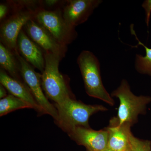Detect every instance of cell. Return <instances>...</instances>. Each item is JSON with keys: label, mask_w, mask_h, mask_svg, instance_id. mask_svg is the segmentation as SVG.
Instances as JSON below:
<instances>
[{"label": "cell", "mask_w": 151, "mask_h": 151, "mask_svg": "<svg viewBox=\"0 0 151 151\" xmlns=\"http://www.w3.org/2000/svg\"><path fill=\"white\" fill-rule=\"evenodd\" d=\"M54 106L58 113L55 123L66 133L76 127L90 128L89 121L91 116L107 110L103 105H86L74 97L68 98Z\"/></svg>", "instance_id": "cell-1"}, {"label": "cell", "mask_w": 151, "mask_h": 151, "mask_svg": "<svg viewBox=\"0 0 151 151\" xmlns=\"http://www.w3.org/2000/svg\"><path fill=\"white\" fill-rule=\"evenodd\" d=\"M77 63L84 81L86 93L89 96L102 100L113 106L115 102L103 85L99 60L93 52L83 50L78 55Z\"/></svg>", "instance_id": "cell-2"}, {"label": "cell", "mask_w": 151, "mask_h": 151, "mask_svg": "<svg viewBox=\"0 0 151 151\" xmlns=\"http://www.w3.org/2000/svg\"><path fill=\"white\" fill-rule=\"evenodd\" d=\"M45 67L41 75L42 86L47 99L58 104L69 97H74L65 78L59 70L61 58L45 52Z\"/></svg>", "instance_id": "cell-3"}, {"label": "cell", "mask_w": 151, "mask_h": 151, "mask_svg": "<svg viewBox=\"0 0 151 151\" xmlns=\"http://www.w3.org/2000/svg\"><path fill=\"white\" fill-rule=\"evenodd\" d=\"M112 97L118 98L120 101L116 122L120 125L137 123L139 114H143L146 106L151 101L150 97L136 96L131 91L129 84L126 79H123L118 88L111 93Z\"/></svg>", "instance_id": "cell-4"}, {"label": "cell", "mask_w": 151, "mask_h": 151, "mask_svg": "<svg viewBox=\"0 0 151 151\" xmlns=\"http://www.w3.org/2000/svg\"><path fill=\"white\" fill-rule=\"evenodd\" d=\"M14 52L19 63L21 75L25 84L29 88L44 114L50 115L55 122L58 118L57 110L55 106L49 101L44 93L42 86L41 75L37 73L30 64L20 55L17 50Z\"/></svg>", "instance_id": "cell-5"}, {"label": "cell", "mask_w": 151, "mask_h": 151, "mask_svg": "<svg viewBox=\"0 0 151 151\" xmlns=\"http://www.w3.org/2000/svg\"><path fill=\"white\" fill-rule=\"evenodd\" d=\"M34 19L63 45L72 42L77 37L75 28L67 24L59 11L37 9Z\"/></svg>", "instance_id": "cell-6"}, {"label": "cell", "mask_w": 151, "mask_h": 151, "mask_svg": "<svg viewBox=\"0 0 151 151\" xmlns=\"http://www.w3.org/2000/svg\"><path fill=\"white\" fill-rule=\"evenodd\" d=\"M36 11H19L3 22L0 29L1 42L12 51L17 50L19 34L26 24L34 18Z\"/></svg>", "instance_id": "cell-7"}, {"label": "cell", "mask_w": 151, "mask_h": 151, "mask_svg": "<svg viewBox=\"0 0 151 151\" xmlns=\"http://www.w3.org/2000/svg\"><path fill=\"white\" fill-rule=\"evenodd\" d=\"M23 28L28 36L45 52L54 54L61 59L65 55L66 46L58 42L47 30L33 19L29 21Z\"/></svg>", "instance_id": "cell-8"}, {"label": "cell", "mask_w": 151, "mask_h": 151, "mask_svg": "<svg viewBox=\"0 0 151 151\" xmlns=\"http://www.w3.org/2000/svg\"><path fill=\"white\" fill-rule=\"evenodd\" d=\"M67 1L62 15L67 24L73 28L86 22L94 10L103 2L102 0H70Z\"/></svg>", "instance_id": "cell-9"}, {"label": "cell", "mask_w": 151, "mask_h": 151, "mask_svg": "<svg viewBox=\"0 0 151 151\" xmlns=\"http://www.w3.org/2000/svg\"><path fill=\"white\" fill-rule=\"evenodd\" d=\"M67 134L72 139L86 147L89 151H103L108 148V133L106 129L95 131L90 128L78 127Z\"/></svg>", "instance_id": "cell-10"}, {"label": "cell", "mask_w": 151, "mask_h": 151, "mask_svg": "<svg viewBox=\"0 0 151 151\" xmlns=\"http://www.w3.org/2000/svg\"><path fill=\"white\" fill-rule=\"evenodd\" d=\"M41 49L28 36L23 29L21 31L17 40L18 51L30 65L42 73L45 67V59Z\"/></svg>", "instance_id": "cell-11"}, {"label": "cell", "mask_w": 151, "mask_h": 151, "mask_svg": "<svg viewBox=\"0 0 151 151\" xmlns=\"http://www.w3.org/2000/svg\"><path fill=\"white\" fill-rule=\"evenodd\" d=\"M0 82L11 94L29 103L39 115L44 114L25 83L13 78L1 68L0 70Z\"/></svg>", "instance_id": "cell-12"}, {"label": "cell", "mask_w": 151, "mask_h": 151, "mask_svg": "<svg viewBox=\"0 0 151 151\" xmlns=\"http://www.w3.org/2000/svg\"><path fill=\"white\" fill-rule=\"evenodd\" d=\"M129 124L120 125L114 118L110 125L106 128L108 133V148L114 151H125L129 145V137L132 134Z\"/></svg>", "instance_id": "cell-13"}, {"label": "cell", "mask_w": 151, "mask_h": 151, "mask_svg": "<svg viewBox=\"0 0 151 151\" xmlns=\"http://www.w3.org/2000/svg\"><path fill=\"white\" fill-rule=\"evenodd\" d=\"M0 43V65L1 68L13 78L22 81L19 63L14 52Z\"/></svg>", "instance_id": "cell-14"}, {"label": "cell", "mask_w": 151, "mask_h": 151, "mask_svg": "<svg viewBox=\"0 0 151 151\" xmlns=\"http://www.w3.org/2000/svg\"><path fill=\"white\" fill-rule=\"evenodd\" d=\"M134 27L133 25H131V32L132 35L134 36L135 39L138 41L137 46H142L145 50V55L139 54L136 55L134 61L135 69L139 73L151 76V48L146 46L139 39Z\"/></svg>", "instance_id": "cell-15"}, {"label": "cell", "mask_w": 151, "mask_h": 151, "mask_svg": "<svg viewBox=\"0 0 151 151\" xmlns=\"http://www.w3.org/2000/svg\"><path fill=\"white\" fill-rule=\"evenodd\" d=\"M24 108L33 109L32 106L29 103L11 94L0 100L1 117L13 111Z\"/></svg>", "instance_id": "cell-16"}, {"label": "cell", "mask_w": 151, "mask_h": 151, "mask_svg": "<svg viewBox=\"0 0 151 151\" xmlns=\"http://www.w3.org/2000/svg\"><path fill=\"white\" fill-rule=\"evenodd\" d=\"M129 145L132 151H151V143L135 137L132 134L129 137Z\"/></svg>", "instance_id": "cell-17"}, {"label": "cell", "mask_w": 151, "mask_h": 151, "mask_svg": "<svg viewBox=\"0 0 151 151\" xmlns=\"http://www.w3.org/2000/svg\"><path fill=\"white\" fill-rule=\"evenodd\" d=\"M145 13V22L148 27L151 15V0H145L142 5Z\"/></svg>", "instance_id": "cell-18"}, {"label": "cell", "mask_w": 151, "mask_h": 151, "mask_svg": "<svg viewBox=\"0 0 151 151\" xmlns=\"http://www.w3.org/2000/svg\"><path fill=\"white\" fill-rule=\"evenodd\" d=\"M8 6L6 4H0V20L1 21L4 18L8 12Z\"/></svg>", "instance_id": "cell-19"}, {"label": "cell", "mask_w": 151, "mask_h": 151, "mask_svg": "<svg viewBox=\"0 0 151 151\" xmlns=\"http://www.w3.org/2000/svg\"><path fill=\"white\" fill-rule=\"evenodd\" d=\"M6 89L2 84L0 85V98L1 99H3L7 96V94Z\"/></svg>", "instance_id": "cell-20"}, {"label": "cell", "mask_w": 151, "mask_h": 151, "mask_svg": "<svg viewBox=\"0 0 151 151\" xmlns=\"http://www.w3.org/2000/svg\"><path fill=\"white\" fill-rule=\"evenodd\" d=\"M58 2V1H55V0H47L45 1V3L46 5L50 6L56 4Z\"/></svg>", "instance_id": "cell-21"}, {"label": "cell", "mask_w": 151, "mask_h": 151, "mask_svg": "<svg viewBox=\"0 0 151 151\" xmlns=\"http://www.w3.org/2000/svg\"><path fill=\"white\" fill-rule=\"evenodd\" d=\"M125 151H132V150H131V148H130V145H129L127 149V150Z\"/></svg>", "instance_id": "cell-22"}, {"label": "cell", "mask_w": 151, "mask_h": 151, "mask_svg": "<svg viewBox=\"0 0 151 151\" xmlns=\"http://www.w3.org/2000/svg\"><path fill=\"white\" fill-rule=\"evenodd\" d=\"M103 151H114L112 150H111V149H109L108 148H107V149H105V150H104Z\"/></svg>", "instance_id": "cell-23"}]
</instances>
